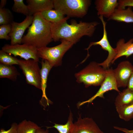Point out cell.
<instances>
[{
	"instance_id": "1",
	"label": "cell",
	"mask_w": 133,
	"mask_h": 133,
	"mask_svg": "<svg viewBox=\"0 0 133 133\" xmlns=\"http://www.w3.org/2000/svg\"><path fill=\"white\" fill-rule=\"evenodd\" d=\"M69 17L66 16L59 21L51 24V33L53 40L55 42L64 39L73 43L78 42L83 36H92L99 22L93 21L88 22L74 20L68 24Z\"/></svg>"
},
{
	"instance_id": "2",
	"label": "cell",
	"mask_w": 133,
	"mask_h": 133,
	"mask_svg": "<svg viewBox=\"0 0 133 133\" xmlns=\"http://www.w3.org/2000/svg\"><path fill=\"white\" fill-rule=\"evenodd\" d=\"M33 22L27 33L22 38V43L32 45L38 49L45 47L52 41L51 23L45 19L40 13L35 14Z\"/></svg>"
},
{
	"instance_id": "3",
	"label": "cell",
	"mask_w": 133,
	"mask_h": 133,
	"mask_svg": "<svg viewBox=\"0 0 133 133\" xmlns=\"http://www.w3.org/2000/svg\"><path fill=\"white\" fill-rule=\"evenodd\" d=\"M107 70L95 62H90L85 68L76 73V81L83 83L86 87L101 85L105 78Z\"/></svg>"
},
{
	"instance_id": "4",
	"label": "cell",
	"mask_w": 133,
	"mask_h": 133,
	"mask_svg": "<svg viewBox=\"0 0 133 133\" xmlns=\"http://www.w3.org/2000/svg\"><path fill=\"white\" fill-rule=\"evenodd\" d=\"M54 8L64 15L82 18L86 15L91 4L90 0H53Z\"/></svg>"
},
{
	"instance_id": "5",
	"label": "cell",
	"mask_w": 133,
	"mask_h": 133,
	"mask_svg": "<svg viewBox=\"0 0 133 133\" xmlns=\"http://www.w3.org/2000/svg\"><path fill=\"white\" fill-rule=\"evenodd\" d=\"M60 40L61 43L57 46L51 47L46 46L37 49L39 58L48 61L53 67L62 65L64 55L74 44L65 39Z\"/></svg>"
},
{
	"instance_id": "6",
	"label": "cell",
	"mask_w": 133,
	"mask_h": 133,
	"mask_svg": "<svg viewBox=\"0 0 133 133\" xmlns=\"http://www.w3.org/2000/svg\"><path fill=\"white\" fill-rule=\"evenodd\" d=\"M38 62L33 59L19 60L18 65L25 76L27 83L42 90Z\"/></svg>"
},
{
	"instance_id": "7",
	"label": "cell",
	"mask_w": 133,
	"mask_h": 133,
	"mask_svg": "<svg viewBox=\"0 0 133 133\" xmlns=\"http://www.w3.org/2000/svg\"><path fill=\"white\" fill-rule=\"evenodd\" d=\"M1 50L15 57L19 56L25 60L33 59L39 61L37 49L28 44H6L2 48Z\"/></svg>"
},
{
	"instance_id": "8",
	"label": "cell",
	"mask_w": 133,
	"mask_h": 133,
	"mask_svg": "<svg viewBox=\"0 0 133 133\" xmlns=\"http://www.w3.org/2000/svg\"><path fill=\"white\" fill-rule=\"evenodd\" d=\"M98 17L101 20L103 25V34L102 37L98 41L91 42L88 47L85 49L87 51V57L89 56L88 50L92 46L99 45L101 46L102 49L108 51V55L106 59L102 62L99 63V66L106 69L109 67L112 61L116 56V53L115 48H113L111 46L108 39L106 29V22L104 20L103 16H100Z\"/></svg>"
},
{
	"instance_id": "9",
	"label": "cell",
	"mask_w": 133,
	"mask_h": 133,
	"mask_svg": "<svg viewBox=\"0 0 133 133\" xmlns=\"http://www.w3.org/2000/svg\"><path fill=\"white\" fill-rule=\"evenodd\" d=\"M100 86V88L94 95L87 100L79 102L78 106L79 107L85 103H91L97 97L104 98L103 94L108 91L114 90L119 93L120 92L117 87L113 70L112 68L107 70L105 78Z\"/></svg>"
},
{
	"instance_id": "10",
	"label": "cell",
	"mask_w": 133,
	"mask_h": 133,
	"mask_svg": "<svg viewBox=\"0 0 133 133\" xmlns=\"http://www.w3.org/2000/svg\"><path fill=\"white\" fill-rule=\"evenodd\" d=\"M33 16L26 17L24 20L20 23L13 21L11 24V30L9 35L10 37V45H14L22 43L23 35L26 29L32 24Z\"/></svg>"
},
{
	"instance_id": "11",
	"label": "cell",
	"mask_w": 133,
	"mask_h": 133,
	"mask_svg": "<svg viewBox=\"0 0 133 133\" xmlns=\"http://www.w3.org/2000/svg\"><path fill=\"white\" fill-rule=\"evenodd\" d=\"M133 72V65L128 61L120 63L113 70L114 74L118 88L127 86L129 79Z\"/></svg>"
},
{
	"instance_id": "12",
	"label": "cell",
	"mask_w": 133,
	"mask_h": 133,
	"mask_svg": "<svg viewBox=\"0 0 133 133\" xmlns=\"http://www.w3.org/2000/svg\"><path fill=\"white\" fill-rule=\"evenodd\" d=\"M72 133H104L91 118L80 116L73 123Z\"/></svg>"
},
{
	"instance_id": "13",
	"label": "cell",
	"mask_w": 133,
	"mask_h": 133,
	"mask_svg": "<svg viewBox=\"0 0 133 133\" xmlns=\"http://www.w3.org/2000/svg\"><path fill=\"white\" fill-rule=\"evenodd\" d=\"M95 4L98 15L102 16L108 19L113 13L118 5L117 0H96Z\"/></svg>"
},
{
	"instance_id": "14",
	"label": "cell",
	"mask_w": 133,
	"mask_h": 133,
	"mask_svg": "<svg viewBox=\"0 0 133 133\" xmlns=\"http://www.w3.org/2000/svg\"><path fill=\"white\" fill-rule=\"evenodd\" d=\"M30 16L54 8L53 0H27Z\"/></svg>"
},
{
	"instance_id": "15",
	"label": "cell",
	"mask_w": 133,
	"mask_h": 133,
	"mask_svg": "<svg viewBox=\"0 0 133 133\" xmlns=\"http://www.w3.org/2000/svg\"><path fill=\"white\" fill-rule=\"evenodd\" d=\"M115 49L116 55L112 61V64L120 57L125 56L127 58L133 54V38L131 39L126 42L124 38L120 39L117 42Z\"/></svg>"
},
{
	"instance_id": "16",
	"label": "cell",
	"mask_w": 133,
	"mask_h": 133,
	"mask_svg": "<svg viewBox=\"0 0 133 133\" xmlns=\"http://www.w3.org/2000/svg\"><path fill=\"white\" fill-rule=\"evenodd\" d=\"M113 20L117 22L127 23H133V11L132 7L128 6L127 8H117L107 21Z\"/></svg>"
},
{
	"instance_id": "17",
	"label": "cell",
	"mask_w": 133,
	"mask_h": 133,
	"mask_svg": "<svg viewBox=\"0 0 133 133\" xmlns=\"http://www.w3.org/2000/svg\"><path fill=\"white\" fill-rule=\"evenodd\" d=\"M41 64V68L40 69V76L43 96L47 99L45 90L47 86V79L50 72L53 66L48 61L43 59L42 60Z\"/></svg>"
},
{
	"instance_id": "18",
	"label": "cell",
	"mask_w": 133,
	"mask_h": 133,
	"mask_svg": "<svg viewBox=\"0 0 133 133\" xmlns=\"http://www.w3.org/2000/svg\"><path fill=\"white\" fill-rule=\"evenodd\" d=\"M20 74L14 66L0 64V78H6L15 81Z\"/></svg>"
},
{
	"instance_id": "19",
	"label": "cell",
	"mask_w": 133,
	"mask_h": 133,
	"mask_svg": "<svg viewBox=\"0 0 133 133\" xmlns=\"http://www.w3.org/2000/svg\"><path fill=\"white\" fill-rule=\"evenodd\" d=\"M133 103V91L127 88L119 93L115 102L116 106H122Z\"/></svg>"
},
{
	"instance_id": "20",
	"label": "cell",
	"mask_w": 133,
	"mask_h": 133,
	"mask_svg": "<svg viewBox=\"0 0 133 133\" xmlns=\"http://www.w3.org/2000/svg\"><path fill=\"white\" fill-rule=\"evenodd\" d=\"M40 128L36 124L25 119L18 124L17 133H36Z\"/></svg>"
},
{
	"instance_id": "21",
	"label": "cell",
	"mask_w": 133,
	"mask_h": 133,
	"mask_svg": "<svg viewBox=\"0 0 133 133\" xmlns=\"http://www.w3.org/2000/svg\"><path fill=\"white\" fill-rule=\"evenodd\" d=\"M40 13L45 19L51 23L57 22L65 17L61 13L55 9L46 10Z\"/></svg>"
},
{
	"instance_id": "22",
	"label": "cell",
	"mask_w": 133,
	"mask_h": 133,
	"mask_svg": "<svg viewBox=\"0 0 133 133\" xmlns=\"http://www.w3.org/2000/svg\"><path fill=\"white\" fill-rule=\"evenodd\" d=\"M116 108L120 118L126 121L133 118V103Z\"/></svg>"
},
{
	"instance_id": "23",
	"label": "cell",
	"mask_w": 133,
	"mask_h": 133,
	"mask_svg": "<svg viewBox=\"0 0 133 133\" xmlns=\"http://www.w3.org/2000/svg\"><path fill=\"white\" fill-rule=\"evenodd\" d=\"M73 114L70 111L69 116L67 123L65 124L54 123L52 127H47V129L54 128L56 129L59 133H72L73 123Z\"/></svg>"
},
{
	"instance_id": "24",
	"label": "cell",
	"mask_w": 133,
	"mask_h": 133,
	"mask_svg": "<svg viewBox=\"0 0 133 133\" xmlns=\"http://www.w3.org/2000/svg\"><path fill=\"white\" fill-rule=\"evenodd\" d=\"M23 1V0H14L12 10L15 12L23 14L26 16H30L28 6L24 3Z\"/></svg>"
},
{
	"instance_id": "25",
	"label": "cell",
	"mask_w": 133,
	"mask_h": 133,
	"mask_svg": "<svg viewBox=\"0 0 133 133\" xmlns=\"http://www.w3.org/2000/svg\"><path fill=\"white\" fill-rule=\"evenodd\" d=\"M19 59L2 50H0V64L8 65H19Z\"/></svg>"
},
{
	"instance_id": "26",
	"label": "cell",
	"mask_w": 133,
	"mask_h": 133,
	"mask_svg": "<svg viewBox=\"0 0 133 133\" xmlns=\"http://www.w3.org/2000/svg\"><path fill=\"white\" fill-rule=\"evenodd\" d=\"M11 12L8 9L0 8V25L10 24L14 21Z\"/></svg>"
},
{
	"instance_id": "27",
	"label": "cell",
	"mask_w": 133,
	"mask_h": 133,
	"mask_svg": "<svg viewBox=\"0 0 133 133\" xmlns=\"http://www.w3.org/2000/svg\"><path fill=\"white\" fill-rule=\"evenodd\" d=\"M11 30V25L10 24L2 25L0 26V39L6 40L10 39L9 35Z\"/></svg>"
},
{
	"instance_id": "28",
	"label": "cell",
	"mask_w": 133,
	"mask_h": 133,
	"mask_svg": "<svg viewBox=\"0 0 133 133\" xmlns=\"http://www.w3.org/2000/svg\"><path fill=\"white\" fill-rule=\"evenodd\" d=\"M118 6L117 8L124 9L127 6L133 7V0H118Z\"/></svg>"
},
{
	"instance_id": "29",
	"label": "cell",
	"mask_w": 133,
	"mask_h": 133,
	"mask_svg": "<svg viewBox=\"0 0 133 133\" xmlns=\"http://www.w3.org/2000/svg\"><path fill=\"white\" fill-rule=\"evenodd\" d=\"M18 124L16 123H13L10 128L8 130H6L2 128L0 130V133H17V127Z\"/></svg>"
},
{
	"instance_id": "30",
	"label": "cell",
	"mask_w": 133,
	"mask_h": 133,
	"mask_svg": "<svg viewBox=\"0 0 133 133\" xmlns=\"http://www.w3.org/2000/svg\"><path fill=\"white\" fill-rule=\"evenodd\" d=\"M127 88L133 91V72L128 82Z\"/></svg>"
},
{
	"instance_id": "31",
	"label": "cell",
	"mask_w": 133,
	"mask_h": 133,
	"mask_svg": "<svg viewBox=\"0 0 133 133\" xmlns=\"http://www.w3.org/2000/svg\"><path fill=\"white\" fill-rule=\"evenodd\" d=\"M114 128L116 129L120 130L126 133H133V130H129L127 129L116 126L114 127Z\"/></svg>"
},
{
	"instance_id": "32",
	"label": "cell",
	"mask_w": 133,
	"mask_h": 133,
	"mask_svg": "<svg viewBox=\"0 0 133 133\" xmlns=\"http://www.w3.org/2000/svg\"><path fill=\"white\" fill-rule=\"evenodd\" d=\"M36 133H49L48 129L46 130L42 129L40 127L37 131Z\"/></svg>"
},
{
	"instance_id": "33",
	"label": "cell",
	"mask_w": 133,
	"mask_h": 133,
	"mask_svg": "<svg viewBox=\"0 0 133 133\" xmlns=\"http://www.w3.org/2000/svg\"><path fill=\"white\" fill-rule=\"evenodd\" d=\"M7 2L6 0H1L0 2V8H4L7 3Z\"/></svg>"
}]
</instances>
